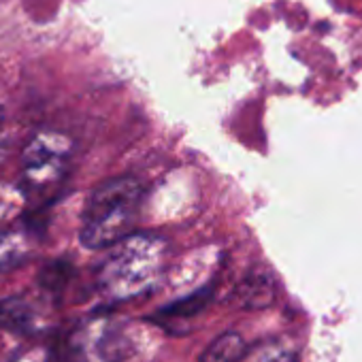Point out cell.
<instances>
[{
    "mask_svg": "<svg viewBox=\"0 0 362 362\" xmlns=\"http://www.w3.org/2000/svg\"><path fill=\"white\" fill-rule=\"evenodd\" d=\"M141 194L134 177H115L100 184L90 194L81 216V243L90 250H105L126 239L136 220Z\"/></svg>",
    "mask_w": 362,
    "mask_h": 362,
    "instance_id": "cell-1",
    "label": "cell"
},
{
    "mask_svg": "<svg viewBox=\"0 0 362 362\" xmlns=\"http://www.w3.org/2000/svg\"><path fill=\"white\" fill-rule=\"evenodd\" d=\"M164 258V243L149 235L126 237L113 245L98 269V286L103 294L119 300L134 298L153 288Z\"/></svg>",
    "mask_w": 362,
    "mask_h": 362,
    "instance_id": "cell-2",
    "label": "cell"
},
{
    "mask_svg": "<svg viewBox=\"0 0 362 362\" xmlns=\"http://www.w3.org/2000/svg\"><path fill=\"white\" fill-rule=\"evenodd\" d=\"M73 143L66 134L54 130L37 132L24 147V186L26 192L43 194L60 186L66 175Z\"/></svg>",
    "mask_w": 362,
    "mask_h": 362,
    "instance_id": "cell-3",
    "label": "cell"
},
{
    "mask_svg": "<svg viewBox=\"0 0 362 362\" xmlns=\"http://www.w3.org/2000/svg\"><path fill=\"white\" fill-rule=\"evenodd\" d=\"M275 296H277L275 277L264 267H254L252 271H247L235 288L237 305L250 311L271 307L275 303Z\"/></svg>",
    "mask_w": 362,
    "mask_h": 362,
    "instance_id": "cell-4",
    "label": "cell"
},
{
    "mask_svg": "<svg viewBox=\"0 0 362 362\" xmlns=\"http://www.w3.org/2000/svg\"><path fill=\"white\" fill-rule=\"evenodd\" d=\"M39 324L37 309L18 296L0 300V328L13 332H35Z\"/></svg>",
    "mask_w": 362,
    "mask_h": 362,
    "instance_id": "cell-5",
    "label": "cell"
},
{
    "mask_svg": "<svg viewBox=\"0 0 362 362\" xmlns=\"http://www.w3.org/2000/svg\"><path fill=\"white\" fill-rule=\"evenodd\" d=\"M96 351L103 362H122L134 351V345L126 330L113 324H105L96 343Z\"/></svg>",
    "mask_w": 362,
    "mask_h": 362,
    "instance_id": "cell-6",
    "label": "cell"
},
{
    "mask_svg": "<svg viewBox=\"0 0 362 362\" xmlns=\"http://www.w3.org/2000/svg\"><path fill=\"white\" fill-rule=\"evenodd\" d=\"M245 341L237 332L220 334L201 356V362H243L245 358Z\"/></svg>",
    "mask_w": 362,
    "mask_h": 362,
    "instance_id": "cell-7",
    "label": "cell"
},
{
    "mask_svg": "<svg viewBox=\"0 0 362 362\" xmlns=\"http://www.w3.org/2000/svg\"><path fill=\"white\" fill-rule=\"evenodd\" d=\"M30 254V241L26 233L0 230V271H9L24 262Z\"/></svg>",
    "mask_w": 362,
    "mask_h": 362,
    "instance_id": "cell-8",
    "label": "cell"
},
{
    "mask_svg": "<svg viewBox=\"0 0 362 362\" xmlns=\"http://www.w3.org/2000/svg\"><path fill=\"white\" fill-rule=\"evenodd\" d=\"M211 288H201L197 292H192L190 296H184V298H179L170 305H166L158 315L160 317H166V320H192L197 317L211 300Z\"/></svg>",
    "mask_w": 362,
    "mask_h": 362,
    "instance_id": "cell-9",
    "label": "cell"
},
{
    "mask_svg": "<svg viewBox=\"0 0 362 362\" xmlns=\"http://www.w3.org/2000/svg\"><path fill=\"white\" fill-rule=\"evenodd\" d=\"M243 362H298L296 351L284 341H264L252 351H245Z\"/></svg>",
    "mask_w": 362,
    "mask_h": 362,
    "instance_id": "cell-10",
    "label": "cell"
},
{
    "mask_svg": "<svg viewBox=\"0 0 362 362\" xmlns=\"http://www.w3.org/2000/svg\"><path fill=\"white\" fill-rule=\"evenodd\" d=\"M71 277H73V267L66 260H56V262H49L41 271L39 281L52 294H60L66 288V284L71 281Z\"/></svg>",
    "mask_w": 362,
    "mask_h": 362,
    "instance_id": "cell-11",
    "label": "cell"
},
{
    "mask_svg": "<svg viewBox=\"0 0 362 362\" xmlns=\"http://www.w3.org/2000/svg\"><path fill=\"white\" fill-rule=\"evenodd\" d=\"M7 151H9V145H7V141H5V139H0V160H5Z\"/></svg>",
    "mask_w": 362,
    "mask_h": 362,
    "instance_id": "cell-12",
    "label": "cell"
},
{
    "mask_svg": "<svg viewBox=\"0 0 362 362\" xmlns=\"http://www.w3.org/2000/svg\"><path fill=\"white\" fill-rule=\"evenodd\" d=\"M3 117H5V109H3V105H0V122H3Z\"/></svg>",
    "mask_w": 362,
    "mask_h": 362,
    "instance_id": "cell-13",
    "label": "cell"
}]
</instances>
